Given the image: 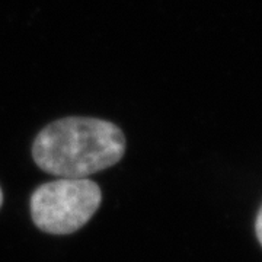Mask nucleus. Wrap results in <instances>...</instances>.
<instances>
[{
	"label": "nucleus",
	"instance_id": "nucleus-4",
	"mask_svg": "<svg viewBox=\"0 0 262 262\" xmlns=\"http://www.w3.org/2000/svg\"><path fill=\"white\" fill-rule=\"evenodd\" d=\"M2 203H3V192H2V188H0V207H2Z\"/></svg>",
	"mask_w": 262,
	"mask_h": 262
},
{
	"label": "nucleus",
	"instance_id": "nucleus-3",
	"mask_svg": "<svg viewBox=\"0 0 262 262\" xmlns=\"http://www.w3.org/2000/svg\"><path fill=\"white\" fill-rule=\"evenodd\" d=\"M255 232H256V236H258V241H259V244L262 245V207H261V210H259V213H258V215H256Z\"/></svg>",
	"mask_w": 262,
	"mask_h": 262
},
{
	"label": "nucleus",
	"instance_id": "nucleus-2",
	"mask_svg": "<svg viewBox=\"0 0 262 262\" xmlns=\"http://www.w3.org/2000/svg\"><path fill=\"white\" fill-rule=\"evenodd\" d=\"M101 201V188L89 178H58L34 191L31 215L42 232L69 234L94 217Z\"/></svg>",
	"mask_w": 262,
	"mask_h": 262
},
{
	"label": "nucleus",
	"instance_id": "nucleus-1",
	"mask_svg": "<svg viewBox=\"0 0 262 262\" xmlns=\"http://www.w3.org/2000/svg\"><path fill=\"white\" fill-rule=\"evenodd\" d=\"M125 136L114 122L66 117L48 124L32 144V158L50 175L88 178L117 165L125 153Z\"/></svg>",
	"mask_w": 262,
	"mask_h": 262
}]
</instances>
